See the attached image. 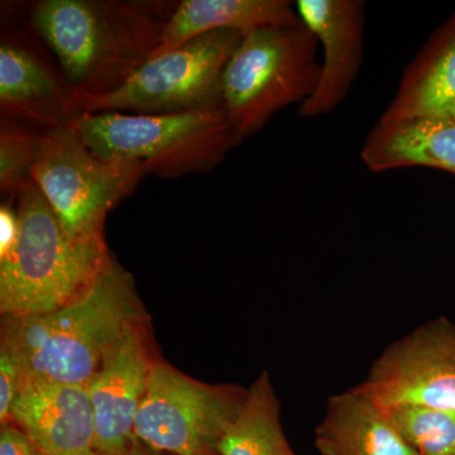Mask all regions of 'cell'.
<instances>
[{
    "instance_id": "6da1fadb",
    "label": "cell",
    "mask_w": 455,
    "mask_h": 455,
    "mask_svg": "<svg viewBox=\"0 0 455 455\" xmlns=\"http://www.w3.org/2000/svg\"><path fill=\"white\" fill-rule=\"evenodd\" d=\"M176 4L41 0L32 5L31 22L79 103L118 88L154 57Z\"/></svg>"
},
{
    "instance_id": "7a4b0ae2",
    "label": "cell",
    "mask_w": 455,
    "mask_h": 455,
    "mask_svg": "<svg viewBox=\"0 0 455 455\" xmlns=\"http://www.w3.org/2000/svg\"><path fill=\"white\" fill-rule=\"evenodd\" d=\"M133 280L110 256L76 300L42 315L4 317L2 341L13 352L22 385H86L109 349L142 324Z\"/></svg>"
},
{
    "instance_id": "3957f363",
    "label": "cell",
    "mask_w": 455,
    "mask_h": 455,
    "mask_svg": "<svg viewBox=\"0 0 455 455\" xmlns=\"http://www.w3.org/2000/svg\"><path fill=\"white\" fill-rule=\"evenodd\" d=\"M16 205L20 236L0 259V311L4 317L52 313L88 291L109 251L104 236L68 238L33 180L18 193Z\"/></svg>"
},
{
    "instance_id": "277c9868",
    "label": "cell",
    "mask_w": 455,
    "mask_h": 455,
    "mask_svg": "<svg viewBox=\"0 0 455 455\" xmlns=\"http://www.w3.org/2000/svg\"><path fill=\"white\" fill-rule=\"evenodd\" d=\"M73 127L98 157L139 163L146 175L164 179L214 169L242 142L221 107L164 116L86 113Z\"/></svg>"
},
{
    "instance_id": "5b68a950",
    "label": "cell",
    "mask_w": 455,
    "mask_h": 455,
    "mask_svg": "<svg viewBox=\"0 0 455 455\" xmlns=\"http://www.w3.org/2000/svg\"><path fill=\"white\" fill-rule=\"evenodd\" d=\"M317 44L305 25L265 27L243 36L220 84L221 108L241 140L283 108L311 97L320 76Z\"/></svg>"
},
{
    "instance_id": "8992f818",
    "label": "cell",
    "mask_w": 455,
    "mask_h": 455,
    "mask_svg": "<svg viewBox=\"0 0 455 455\" xmlns=\"http://www.w3.org/2000/svg\"><path fill=\"white\" fill-rule=\"evenodd\" d=\"M243 36L236 31L206 33L151 57L118 88L82 99L80 113L164 116L221 107V76Z\"/></svg>"
},
{
    "instance_id": "52a82bcc",
    "label": "cell",
    "mask_w": 455,
    "mask_h": 455,
    "mask_svg": "<svg viewBox=\"0 0 455 455\" xmlns=\"http://www.w3.org/2000/svg\"><path fill=\"white\" fill-rule=\"evenodd\" d=\"M146 175L139 163L106 161L84 145L73 125L49 131L32 180L66 235L101 238L108 212Z\"/></svg>"
},
{
    "instance_id": "ba28073f",
    "label": "cell",
    "mask_w": 455,
    "mask_h": 455,
    "mask_svg": "<svg viewBox=\"0 0 455 455\" xmlns=\"http://www.w3.org/2000/svg\"><path fill=\"white\" fill-rule=\"evenodd\" d=\"M247 391L205 385L164 363H154L134 423L136 438L155 453L220 455L221 438Z\"/></svg>"
},
{
    "instance_id": "9c48e42d",
    "label": "cell",
    "mask_w": 455,
    "mask_h": 455,
    "mask_svg": "<svg viewBox=\"0 0 455 455\" xmlns=\"http://www.w3.org/2000/svg\"><path fill=\"white\" fill-rule=\"evenodd\" d=\"M358 388L382 410L400 405L455 410L454 323L440 317L392 343Z\"/></svg>"
},
{
    "instance_id": "30bf717a",
    "label": "cell",
    "mask_w": 455,
    "mask_h": 455,
    "mask_svg": "<svg viewBox=\"0 0 455 455\" xmlns=\"http://www.w3.org/2000/svg\"><path fill=\"white\" fill-rule=\"evenodd\" d=\"M152 367L142 324L134 325L114 344L86 382L97 455H127L136 444L134 423Z\"/></svg>"
},
{
    "instance_id": "8fae6325",
    "label": "cell",
    "mask_w": 455,
    "mask_h": 455,
    "mask_svg": "<svg viewBox=\"0 0 455 455\" xmlns=\"http://www.w3.org/2000/svg\"><path fill=\"white\" fill-rule=\"evenodd\" d=\"M364 8L362 0H298L295 9L322 44L319 82L299 108L302 118L331 113L348 95L363 60Z\"/></svg>"
},
{
    "instance_id": "7c38bea8",
    "label": "cell",
    "mask_w": 455,
    "mask_h": 455,
    "mask_svg": "<svg viewBox=\"0 0 455 455\" xmlns=\"http://www.w3.org/2000/svg\"><path fill=\"white\" fill-rule=\"evenodd\" d=\"M2 116L42 131L73 125L82 116L73 90L25 37L0 44Z\"/></svg>"
},
{
    "instance_id": "4fadbf2b",
    "label": "cell",
    "mask_w": 455,
    "mask_h": 455,
    "mask_svg": "<svg viewBox=\"0 0 455 455\" xmlns=\"http://www.w3.org/2000/svg\"><path fill=\"white\" fill-rule=\"evenodd\" d=\"M11 420L44 455H97L94 415L85 385L22 386Z\"/></svg>"
},
{
    "instance_id": "5bb4252c",
    "label": "cell",
    "mask_w": 455,
    "mask_h": 455,
    "mask_svg": "<svg viewBox=\"0 0 455 455\" xmlns=\"http://www.w3.org/2000/svg\"><path fill=\"white\" fill-rule=\"evenodd\" d=\"M372 172L429 167L455 175V119L423 116L377 122L361 152Z\"/></svg>"
},
{
    "instance_id": "9a60e30c",
    "label": "cell",
    "mask_w": 455,
    "mask_h": 455,
    "mask_svg": "<svg viewBox=\"0 0 455 455\" xmlns=\"http://www.w3.org/2000/svg\"><path fill=\"white\" fill-rule=\"evenodd\" d=\"M302 25L289 0H182L167 20L154 56L178 49L206 33L247 35L265 27L293 28Z\"/></svg>"
},
{
    "instance_id": "2e32d148",
    "label": "cell",
    "mask_w": 455,
    "mask_h": 455,
    "mask_svg": "<svg viewBox=\"0 0 455 455\" xmlns=\"http://www.w3.org/2000/svg\"><path fill=\"white\" fill-rule=\"evenodd\" d=\"M315 445L322 455H419L358 387L329 398Z\"/></svg>"
},
{
    "instance_id": "e0dca14e",
    "label": "cell",
    "mask_w": 455,
    "mask_h": 455,
    "mask_svg": "<svg viewBox=\"0 0 455 455\" xmlns=\"http://www.w3.org/2000/svg\"><path fill=\"white\" fill-rule=\"evenodd\" d=\"M455 112V16L409 65L396 95L379 121L451 116Z\"/></svg>"
},
{
    "instance_id": "ac0fdd59",
    "label": "cell",
    "mask_w": 455,
    "mask_h": 455,
    "mask_svg": "<svg viewBox=\"0 0 455 455\" xmlns=\"http://www.w3.org/2000/svg\"><path fill=\"white\" fill-rule=\"evenodd\" d=\"M220 455H295L284 438L280 403L268 373H262L245 395L243 405L221 438Z\"/></svg>"
},
{
    "instance_id": "d6986e66",
    "label": "cell",
    "mask_w": 455,
    "mask_h": 455,
    "mask_svg": "<svg viewBox=\"0 0 455 455\" xmlns=\"http://www.w3.org/2000/svg\"><path fill=\"white\" fill-rule=\"evenodd\" d=\"M383 411L419 455H455V410L400 405Z\"/></svg>"
},
{
    "instance_id": "ffe728a7",
    "label": "cell",
    "mask_w": 455,
    "mask_h": 455,
    "mask_svg": "<svg viewBox=\"0 0 455 455\" xmlns=\"http://www.w3.org/2000/svg\"><path fill=\"white\" fill-rule=\"evenodd\" d=\"M46 131L2 116L0 119V190L12 199L32 181Z\"/></svg>"
},
{
    "instance_id": "44dd1931",
    "label": "cell",
    "mask_w": 455,
    "mask_h": 455,
    "mask_svg": "<svg viewBox=\"0 0 455 455\" xmlns=\"http://www.w3.org/2000/svg\"><path fill=\"white\" fill-rule=\"evenodd\" d=\"M22 385L20 366L7 344L0 343V424L12 423V407Z\"/></svg>"
},
{
    "instance_id": "7402d4cb",
    "label": "cell",
    "mask_w": 455,
    "mask_h": 455,
    "mask_svg": "<svg viewBox=\"0 0 455 455\" xmlns=\"http://www.w3.org/2000/svg\"><path fill=\"white\" fill-rule=\"evenodd\" d=\"M8 199V202L3 203L0 206V259L13 251L20 236L16 199Z\"/></svg>"
},
{
    "instance_id": "603a6c76",
    "label": "cell",
    "mask_w": 455,
    "mask_h": 455,
    "mask_svg": "<svg viewBox=\"0 0 455 455\" xmlns=\"http://www.w3.org/2000/svg\"><path fill=\"white\" fill-rule=\"evenodd\" d=\"M0 455H44L25 431L17 425H3L0 430Z\"/></svg>"
},
{
    "instance_id": "cb8c5ba5",
    "label": "cell",
    "mask_w": 455,
    "mask_h": 455,
    "mask_svg": "<svg viewBox=\"0 0 455 455\" xmlns=\"http://www.w3.org/2000/svg\"><path fill=\"white\" fill-rule=\"evenodd\" d=\"M127 455H157L151 449L147 448L146 445H143L140 440H137L136 444L132 447L130 453Z\"/></svg>"
},
{
    "instance_id": "d4e9b609",
    "label": "cell",
    "mask_w": 455,
    "mask_h": 455,
    "mask_svg": "<svg viewBox=\"0 0 455 455\" xmlns=\"http://www.w3.org/2000/svg\"><path fill=\"white\" fill-rule=\"evenodd\" d=\"M453 116V118L455 119V112L453 113V116Z\"/></svg>"
}]
</instances>
